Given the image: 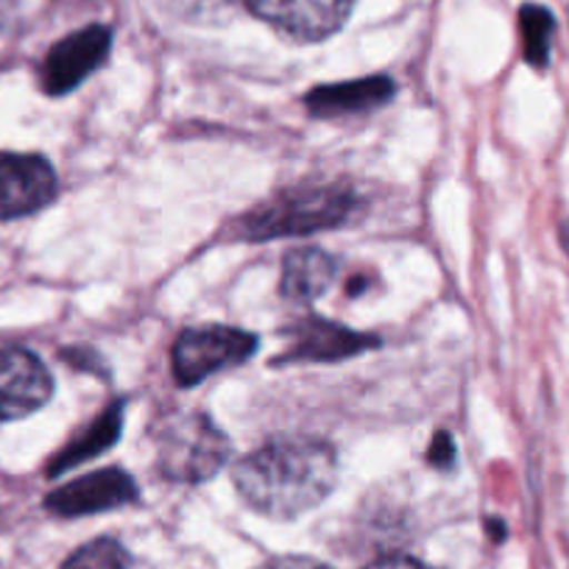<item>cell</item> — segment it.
Here are the masks:
<instances>
[{"mask_svg": "<svg viewBox=\"0 0 569 569\" xmlns=\"http://www.w3.org/2000/svg\"><path fill=\"white\" fill-rule=\"evenodd\" d=\"M519 31H522L525 62L536 70H545L550 62L552 34H556V18L550 9L539 3H525L519 9Z\"/></svg>", "mask_w": 569, "mask_h": 569, "instance_id": "obj_14", "label": "cell"}, {"mask_svg": "<svg viewBox=\"0 0 569 569\" xmlns=\"http://www.w3.org/2000/svg\"><path fill=\"white\" fill-rule=\"evenodd\" d=\"M427 458H430V463L439 469H450L452 463H456V441H452V436L447 433V430L433 436V445H430Z\"/></svg>", "mask_w": 569, "mask_h": 569, "instance_id": "obj_16", "label": "cell"}, {"mask_svg": "<svg viewBox=\"0 0 569 569\" xmlns=\"http://www.w3.org/2000/svg\"><path fill=\"white\" fill-rule=\"evenodd\" d=\"M238 495L271 519H297L330 497L338 480L336 447L321 439H273L234 463Z\"/></svg>", "mask_w": 569, "mask_h": 569, "instance_id": "obj_1", "label": "cell"}, {"mask_svg": "<svg viewBox=\"0 0 569 569\" xmlns=\"http://www.w3.org/2000/svg\"><path fill=\"white\" fill-rule=\"evenodd\" d=\"M254 352L257 336L238 330V327H188L184 332H179L177 343H173V377L184 388L199 386L218 371L246 363Z\"/></svg>", "mask_w": 569, "mask_h": 569, "instance_id": "obj_4", "label": "cell"}, {"mask_svg": "<svg viewBox=\"0 0 569 569\" xmlns=\"http://www.w3.org/2000/svg\"><path fill=\"white\" fill-rule=\"evenodd\" d=\"M59 358H64L70 366H76V369L98 371V377H107V375H103V363L98 360V355L92 352V349H64Z\"/></svg>", "mask_w": 569, "mask_h": 569, "instance_id": "obj_17", "label": "cell"}, {"mask_svg": "<svg viewBox=\"0 0 569 569\" xmlns=\"http://www.w3.org/2000/svg\"><path fill=\"white\" fill-rule=\"evenodd\" d=\"M397 96V84L388 76H366V79L321 84L305 96V107L313 118H341V114L369 112Z\"/></svg>", "mask_w": 569, "mask_h": 569, "instance_id": "obj_11", "label": "cell"}, {"mask_svg": "<svg viewBox=\"0 0 569 569\" xmlns=\"http://www.w3.org/2000/svg\"><path fill=\"white\" fill-rule=\"evenodd\" d=\"M558 232H561V246H563V251H567V254H569V218L561 223V229H558Z\"/></svg>", "mask_w": 569, "mask_h": 569, "instance_id": "obj_20", "label": "cell"}, {"mask_svg": "<svg viewBox=\"0 0 569 569\" xmlns=\"http://www.w3.org/2000/svg\"><path fill=\"white\" fill-rule=\"evenodd\" d=\"M53 397V377L29 349H0V421L37 413Z\"/></svg>", "mask_w": 569, "mask_h": 569, "instance_id": "obj_9", "label": "cell"}, {"mask_svg": "<svg viewBox=\"0 0 569 569\" xmlns=\"http://www.w3.org/2000/svg\"><path fill=\"white\" fill-rule=\"evenodd\" d=\"M232 456L227 433L201 410L171 416L157 433V469L171 483H204Z\"/></svg>", "mask_w": 569, "mask_h": 569, "instance_id": "obj_3", "label": "cell"}, {"mask_svg": "<svg viewBox=\"0 0 569 569\" xmlns=\"http://www.w3.org/2000/svg\"><path fill=\"white\" fill-rule=\"evenodd\" d=\"M112 31L107 26H87L59 40L40 64V87L48 96H68L84 84L109 57Z\"/></svg>", "mask_w": 569, "mask_h": 569, "instance_id": "obj_6", "label": "cell"}, {"mask_svg": "<svg viewBox=\"0 0 569 569\" xmlns=\"http://www.w3.org/2000/svg\"><path fill=\"white\" fill-rule=\"evenodd\" d=\"M57 196L59 179L46 157L0 151V221L34 216Z\"/></svg>", "mask_w": 569, "mask_h": 569, "instance_id": "obj_5", "label": "cell"}, {"mask_svg": "<svg viewBox=\"0 0 569 569\" xmlns=\"http://www.w3.org/2000/svg\"><path fill=\"white\" fill-rule=\"evenodd\" d=\"M363 569H430V567L421 561H416V558H410V556H382Z\"/></svg>", "mask_w": 569, "mask_h": 569, "instance_id": "obj_19", "label": "cell"}, {"mask_svg": "<svg viewBox=\"0 0 569 569\" xmlns=\"http://www.w3.org/2000/svg\"><path fill=\"white\" fill-rule=\"evenodd\" d=\"M62 569H129V552L114 539H96L79 547Z\"/></svg>", "mask_w": 569, "mask_h": 569, "instance_id": "obj_15", "label": "cell"}, {"mask_svg": "<svg viewBox=\"0 0 569 569\" xmlns=\"http://www.w3.org/2000/svg\"><path fill=\"white\" fill-rule=\"evenodd\" d=\"M246 7L279 34L302 42H321L343 29L355 0H246Z\"/></svg>", "mask_w": 569, "mask_h": 569, "instance_id": "obj_7", "label": "cell"}, {"mask_svg": "<svg viewBox=\"0 0 569 569\" xmlns=\"http://www.w3.org/2000/svg\"><path fill=\"white\" fill-rule=\"evenodd\" d=\"M332 279H336V260L319 246H299L284 254L279 293L291 302L308 305L325 297Z\"/></svg>", "mask_w": 569, "mask_h": 569, "instance_id": "obj_12", "label": "cell"}, {"mask_svg": "<svg viewBox=\"0 0 569 569\" xmlns=\"http://www.w3.org/2000/svg\"><path fill=\"white\" fill-rule=\"evenodd\" d=\"M257 569H330V567L308 556H279V558H271V561L260 563Z\"/></svg>", "mask_w": 569, "mask_h": 569, "instance_id": "obj_18", "label": "cell"}, {"mask_svg": "<svg viewBox=\"0 0 569 569\" xmlns=\"http://www.w3.org/2000/svg\"><path fill=\"white\" fill-rule=\"evenodd\" d=\"M288 343L273 363H336L380 347V338L327 319H302L284 330Z\"/></svg>", "mask_w": 569, "mask_h": 569, "instance_id": "obj_8", "label": "cell"}, {"mask_svg": "<svg viewBox=\"0 0 569 569\" xmlns=\"http://www.w3.org/2000/svg\"><path fill=\"white\" fill-rule=\"evenodd\" d=\"M137 500V483L123 469H98L84 478L64 483L46 497V508L57 517H90L114 511Z\"/></svg>", "mask_w": 569, "mask_h": 569, "instance_id": "obj_10", "label": "cell"}, {"mask_svg": "<svg viewBox=\"0 0 569 569\" xmlns=\"http://www.w3.org/2000/svg\"><path fill=\"white\" fill-rule=\"evenodd\" d=\"M358 196L343 182H302L260 201L234 221V234L249 243L277 238H308L352 218Z\"/></svg>", "mask_w": 569, "mask_h": 569, "instance_id": "obj_2", "label": "cell"}, {"mask_svg": "<svg viewBox=\"0 0 569 569\" xmlns=\"http://www.w3.org/2000/svg\"><path fill=\"white\" fill-rule=\"evenodd\" d=\"M123 399H118V402H112L109 408H103L84 433L76 436V439L53 458L51 467H48V475L57 478V475L68 472V469L79 467V463L84 461H92V458H98L101 452H107L109 447H114V441L120 439V430H123Z\"/></svg>", "mask_w": 569, "mask_h": 569, "instance_id": "obj_13", "label": "cell"}]
</instances>
